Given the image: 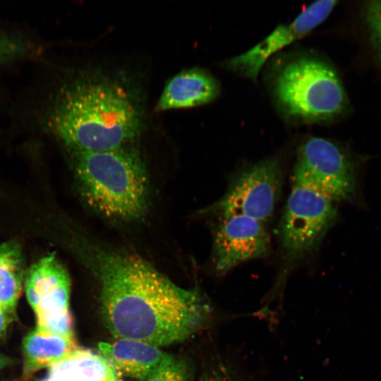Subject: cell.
<instances>
[{
  "label": "cell",
  "instance_id": "cell-20",
  "mask_svg": "<svg viewBox=\"0 0 381 381\" xmlns=\"http://www.w3.org/2000/svg\"><path fill=\"white\" fill-rule=\"evenodd\" d=\"M205 381H233L230 376L224 370H217L213 372L209 375Z\"/></svg>",
  "mask_w": 381,
  "mask_h": 381
},
{
  "label": "cell",
  "instance_id": "cell-1",
  "mask_svg": "<svg viewBox=\"0 0 381 381\" xmlns=\"http://www.w3.org/2000/svg\"><path fill=\"white\" fill-rule=\"evenodd\" d=\"M90 270L100 288L104 322L116 339L160 346L196 332L210 307L198 289H186L139 256L90 246Z\"/></svg>",
  "mask_w": 381,
  "mask_h": 381
},
{
  "label": "cell",
  "instance_id": "cell-17",
  "mask_svg": "<svg viewBox=\"0 0 381 381\" xmlns=\"http://www.w3.org/2000/svg\"><path fill=\"white\" fill-rule=\"evenodd\" d=\"M176 360L173 357L147 373L139 381H167Z\"/></svg>",
  "mask_w": 381,
  "mask_h": 381
},
{
  "label": "cell",
  "instance_id": "cell-13",
  "mask_svg": "<svg viewBox=\"0 0 381 381\" xmlns=\"http://www.w3.org/2000/svg\"><path fill=\"white\" fill-rule=\"evenodd\" d=\"M118 371L103 356L77 349L51 366L42 381H117Z\"/></svg>",
  "mask_w": 381,
  "mask_h": 381
},
{
  "label": "cell",
  "instance_id": "cell-18",
  "mask_svg": "<svg viewBox=\"0 0 381 381\" xmlns=\"http://www.w3.org/2000/svg\"><path fill=\"white\" fill-rule=\"evenodd\" d=\"M187 375L186 365L182 361H176L167 381H187Z\"/></svg>",
  "mask_w": 381,
  "mask_h": 381
},
{
  "label": "cell",
  "instance_id": "cell-14",
  "mask_svg": "<svg viewBox=\"0 0 381 381\" xmlns=\"http://www.w3.org/2000/svg\"><path fill=\"white\" fill-rule=\"evenodd\" d=\"M73 337H63L38 329L30 332L23 339V372L29 375L64 360L75 350Z\"/></svg>",
  "mask_w": 381,
  "mask_h": 381
},
{
  "label": "cell",
  "instance_id": "cell-9",
  "mask_svg": "<svg viewBox=\"0 0 381 381\" xmlns=\"http://www.w3.org/2000/svg\"><path fill=\"white\" fill-rule=\"evenodd\" d=\"M270 247L262 222L244 215L220 217L214 237L215 271L225 274L245 261L262 258Z\"/></svg>",
  "mask_w": 381,
  "mask_h": 381
},
{
  "label": "cell",
  "instance_id": "cell-16",
  "mask_svg": "<svg viewBox=\"0 0 381 381\" xmlns=\"http://www.w3.org/2000/svg\"><path fill=\"white\" fill-rule=\"evenodd\" d=\"M365 13L373 39L381 54V0L369 2Z\"/></svg>",
  "mask_w": 381,
  "mask_h": 381
},
{
  "label": "cell",
  "instance_id": "cell-2",
  "mask_svg": "<svg viewBox=\"0 0 381 381\" xmlns=\"http://www.w3.org/2000/svg\"><path fill=\"white\" fill-rule=\"evenodd\" d=\"M52 130L73 152L127 146L140 133V107L117 81L85 77L65 86L52 109Z\"/></svg>",
  "mask_w": 381,
  "mask_h": 381
},
{
  "label": "cell",
  "instance_id": "cell-8",
  "mask_svg": "<svg viewBox=\"0 0 381 381\" xmlns=\"http://www.w3.org/2000/svg\"><path fill=\"white\" fill-rule=\"evenodd\" d=\"M337 1L320 0L305 8L291 23L277 26L259 43L226 61V68L253 80L267 61L275 53L305 37L330 14Z\"/></svg>",
  "mask_w": 381,
  "mask_h": 381
},
{
  "label": "cell",
  "instance_id": "cell-7",
  "mask_svg": "<svg viewBox=\"0 0 381 381\" xmlns=\"http://www.w3.org/2000/svg\"><path fill=\"white\" fill-rule=\"evenodd\" d=\"M281 179L278 158L260 161L242 171L211 210L220 217L244 215L263 223L272 215Z\"/></svg>",
  "mask_w": 381,
  "mask_h": 381
},
{
  "label": "cell",
  "instance_id": "cell-21",
  "mask_svg": "<svg viewBox=\"0 0 381 381\" xmlns=\"http://www.w3.org/2000/svg\"><path fill=\"white\" fill-rule=\"evenodd\" d=\"M11 363V359L0 355V371Z\"/></svg>",
  "mask_w": 381,
  "mask_h": 381
},
{
  "label": "cell",
  "instance_id": "cell-19",
  "mask_svg": "<svg viewBox=\"0 0 381 381\" xmlns=\"http://www.w3.org/2000/svg\"><path fill=\"white\" fill-rule=\"evenodd\" d=\"M13 317V315L0 309V337L6 333Z\"/></svg>",
  "mask_w": 381,
  "mask_h": 381
},
{
  "label": "cell",
  "instance_id": "cell-3",
  "mask_svg": "<svg viewBox=\"0 0 381 381\" xmlns=\"http://www.w3.org/2000/svg\"><path fill=\"white\" fill-rule=\"evenodd\" d=\"M73 152L74 171L86 203L103 217L140 219L147 207L149 181L139 152L128 145Z\"/></svg>",
  "mask_w": 381,
  "mask_h": 381
},
{
  "label": "cell",
  "instance_id": "cell-15",
  "mask_svg": "<svg viewBox=\"0 0 381 381\" xmlns=\"http://www.w3.org/2000/svg\"><path fill=\"white\" fill-rule=\"evenodd\" d=\"M25 274L20 246L15 241L0 243V309L13 316Z\"/></svg>",
  "mask_w": 381,
  "mask_h": 381
},
{
  "label": "cell",
  "instance_id": "cell-5",
  "mask_svg": "<svg viewBox=\"0 0 381 381\" xmlns=\"http://www.w3.org/2000/svg\"><path fill=\"white\" fill-rule=\"evenodd\" d=\"M292 181L332 201L349 198L355 189L349 159L336 144L318 136L307 138L298 147Z\"/></svg>",
  "mask_w": 381,
  "mask_h": 381
},
{
  "label": "cell",
  "instance_id": "cell-12",
  "mask_svg": "<svg viewBox=\"0 0 381 381\" xmlns=\"http://www.w3.org/2000/svg\"><path fill=\"white\" fill-rule=\"evenodd\" d=\"M98 346L117 371L138 380L172 357L158 346L131 339L100 342Z\"/></svg>",
  "mask_w": 381,
  "mask_h": 381
},
{
  "label": "cell",
  "instance_id": "cell-4",
  "mask_svg": "<svg viewBox=\"0 0 381 381\" xmlns=\"http://www.w3.org/2000/svg\"><path fill=\"white\" fill-rule=\"evenodd\" d=\"M272 95L278 111L296 123H320L344 111L346 97L334 68L320 56H291L277 68Z\"/></svg>",
  "mask_w": 381,
  "mask_h": 381
},
{
  "label": "cell",
  "instance_id": "cell-6",
  "mask_svg": "<svg viewBox=\"0 0 381 381\" xmlns=\"http://www.w3.org/2000/svg\"><path fill=\"white\" fill-rule=\"evenodd\" d=\"M332 202L313 189L293 184L280 226L288 258H299L316 248L337 216Z\"/></svg>",
  "mask_w": 381,
  "mask_h": 381
},
{
  "label": "cell",
  "instance_id": "cell-11",
  "mask_svg": "<svg viewBox=\"0 0 381 381\" xmlns=\"http://www.w3.org/2000/svg\"><path fill=\"white\" fill-rule=\"evenodd\" d=\"M220 91L219 80L208 71L199 68L183 70L166 84L156 110L204 105L214 101Z\"/></svg>",
  "mask_w": 381,
  "mask_h": 381
},
{
  "label": "cell",
  "instance_id": "cell-10",
  "mask_svg": "<svg viewBox=\"0 0 381 381\" xmlns=\"http://www.w3.org/2000/svg\"><path fill=\"white\" fill-rule=\"evenodd\" d=\"M70 289L68 274L53 253L40 259L26 272L25 294L37 322L68 311Z\"/></svg>",
  "mask_w": 381,
  "mask_h": 381
}]
</instances>
